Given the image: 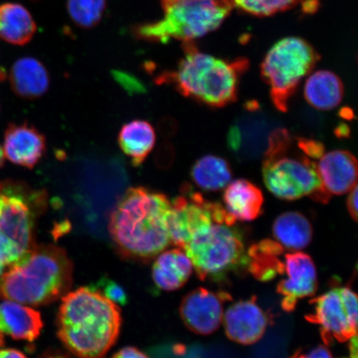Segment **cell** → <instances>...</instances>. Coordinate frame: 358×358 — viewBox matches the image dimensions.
<instances>
[{"label": "cell", "instance_id": "6", "mask_svg": "<svg viewBox=\"0 0 358 358\" xmlns=\"http://www.w3.org/2000/svg\"><path fill=\"white\" fill-rule=\"evenodd\" d=\"M162 20L134 29L138 38L166 43L171 39L191 42L213 32L234 7V0H159Z\"/></svg>", "mask_w": 358, "mask_h": 358}, {"label": "cell", "instance_id": "18", "mask_svg": "<svg viewBox=\"0 0 358 358\" xmlns=\"http://www.w3.org/2000/svg\"><path fill=\"white\" fill-rule=\"evenodd\" d=\"M10 82L16 95L29 100L43 96L50 86L46 67L36 58L29 57L15 62L10 70Z\"/></svg>", "mask_w": 358, "mask_h": 358}, {"label": "cell", "instance_id": "33", "mask_svg": "<svg viewBox=\"0 0 358 358\" xmlns=\"http://www.w3.org/2000/svg\"><path fill=\"white\" fill-rule=\"evenodd\" d=\"M241 141V138L239 129L235 127H231L227 136L228 145H229L232 150L236 151L239 149Z\"/></svg>", "mask_w": 358, "mask_h": 358}, {"label": "cell", "instance_id": "7", "mask_svg": "<svg viewBox=\"0 0 358 358\" xmlns=\"http://www.w3.org/2000/svg\"><path fill=\"white\" fill-rule=\"evenodd\" d=\"M182 250L201 280H219L249 264L240 234L224 222H214L195 232Z\"/></svg>", "mask_w": 358, "mask_h": 358}, {"label": "cell", "instance_id": "38", "mask_svg": "<svg viewBox=\"0 0 358 358\" xmlns=\"http://www.w3.org/2000/svg\"><path fill=\"white\" fill-rule=\"evenodd\" d=\"M112 358H116V357L114 356V357H112Z\"/></svg>", "mask_w": 358, "mask_h": 358}, {"label": "cell", "instance_id": "30", "mask_svg": "<svg viewBox=\"0 0 358 358\" xmlns=\"http://www.w3.org/2000/svg\"><path fill=\"white\" fill-rule=\"evenodd\" d=\"M290 358H335L327 345H319L308 350H299Z\"/></svg>", "mask_w": 358, "mask_h": 358}, {"label": "cell", "instance_id": "26", "mask_svg": "<svg viewBox=\"0 0 358 358\" xmlns=\"http://www.w3.org/2000/svg\"><path fill=\"white\" fill-rule=\"evenodd\" d=\"M106 0H67V12L76 25L92 29L102 20L106 10Z\"/></svg>", "mask_w": 358, "mask_h": 358}, {"label": "cell", "instance_id": "12", "mask_svg": "<svg viewBox=\"0 0 358 358\" xmlns=\"http://www.w3.org/2000/svg\"><path fill=\"white\" fill-rule=\"evenodd\" d=\"M285 279L277 286L281 295V307L285 312L294 311L299 301L313 296L317 288V268L308 255L295 252L285 255Z\"/></svg>", "mask_w": 358, "mask_h": 358}, {"label": "cell", "instance_id": "23", "mask_svg": "<svg viewBox=\"0 0 358 358\" xmlns=\"http://www.w3.org/2000/svg\"><path fill=\"white\" fill-rule=\"evenodd\" d=\"M37 31L30 12L22 4L6 3L0 6V38L8 43H29Z\"/></svg>", "mask_w": 358, "mask_h": 358}, {"label": "cell", "instance_id": "5", "mask_svg": "<svg viewBox=\"0 0 358 358\" xmlns=\"http://www.w3.org/2000/svg\"><path fill=\"white\" fill-rule=\"evenodd\" d=\"M292 138L285 129L271 134L262 167L267 189L277 199L294 201L311 196L327 203V194L317 173V163L303 155H289Z\"/></svg>", "mask_w": 358, "mask_h": 358}, {"label": "cell", "instance_id": "8", "mask_svg": "<svg viewBox=\"0 0 358 358\" xmlns=\"http://www.w3.org/2000/svg\"><path fill=\"white\" fill-rule=\"evenodd\" d=\"M319 60L315 49L299 38L282 39L271 48L262 62V76L270 87L271 101L277 110H288L291 97Z\"/></svg>", "mask_w": 358, "mask_h": 358}, {"label": "cell", "instance_id": "17", "mask_svg": "<svg viewBox=\"0 0 358 358\" xmlns=\"http://www.w3.org/2000/svg\"><path fill=\"white\" fill-rule=\"evenodd\" d=\"M224 208L235 222L256 220L262 213V191L246 179L231 181L224 189Z\"/></svg>", "mask_w": 358, "mask_h": 358}, {"label": "cell", "instance_id": "37", "mask_svg": "<svg viewBox=\"0 0 358 358\" xmlns=\"http://www.w3.org/2000/svg\"><path fill=\"white\" fill-rule=\"evenodd\" d=\"M49 358H64V357H49Z\"/></svg>", "mask_w": 358, "mask_h": 358}, {"label": "cell", "instance_id": "9", "mask_svg": "<svg viewBox=\"0 0 358 358\" xmlns=\"http://www.w3.org/2000/svg\"><path fill=\"white\" fill-rule=\"evenodd\" d=\"M310 303L313 311L306 320L320 326L325 345L347 342L357 336V296L350 288L331 289Z\"/></svg>", "mask_w": 358, "mask_h": 358}, {"label": "cell", "instance_id": "34", "mask_svg": "<svg viewBox=\"0 0 358 358\" xmlns=\"http://www.w3.org/2000/svg\"><path fill=\"white\" fill-rule=\"evenodd\" d=\"M0 358H27V357L16 349L6 348L0 349Z\"/></svg>", "mask_w": 358, "mask_h": 358}, {"label": "cell", "instance_id": "19", "mask_svg": "<svg viewBox=\"0 0 358 358\" xmlns=\"http://www.w3.org/2000/svg\"><path fill=\"white\" fill-rule=\"evenodd\" d=\"M152 270L157 287L174 291L182 287L194 271L191 259L185 250L176 248L164 250L156 257Z\"/></svg>", "mask_w": 358, "mask_h": 358}, {"label": "cell", "instance_id": "22", "mask_svg": "<svg viewBox=\"0 0 358 358\" xmlns=\"http://www.w3.org/2000/svg\"><path fill=\"white\" fill-rule=\"evenodd\" d=\"M118 141L120 149L131 160L134 166H141L154 150L155 128L146 120H132L120 129Z\"/></svg>", "mask_w": 358, "mask_h": 358}, {"label": "cell", "instance_id": "11", "mask_svg": "<svg viewBox=\"0 0 358 358\" xmlns=\"http://www.w3.org/2000/svg\"><path fill=\"white\" fill-rule=\"evenodd\" d=\"M229 294L215 293L204 288L191 291L183 298L179 313L187 329L200 335L212 334L222 324L224 303Z\"/></svg>", "mask_w": 358, "mask_h": 358}, {"label": "cell", "instance_id": "32", "mask_svg": "<svg viewBox=\"0 0 358 358\" xmlns=\"http://www.w3.org/2000/svg\"><path fill=\"white\" fill-rule=\"evenodd\" d=\"M116 358H150L144 352L133 347H127L114 355Z\"/></svg>", "mask_w": 358, "mask_h": 358}, {"label": "cell", "instance_id": "15", "mask_svg": "<svg viewBox=\"0 0 358 358\" xmlns=\"http://www.w3.org/2000/svg\"><path fill=\"white\" fill-rule=\"evenodd\" d=\"M317 169L324 189L330 196L348 194L357 185V162L349 151L324 153L317 163Z\"/></svg>", "mask_w": 358, "mask_h": 358}, {"label": "cell", "instance_id": "14", "mask_svg": "<svg viewBox=\"0 0 358 358\" xmlns=\"http://www.w3.org/2000/svg\"><path fill=\"white\" fill-rule=\"evenodd\" d=\"M46 138L33 125L8 124L3 137V153L13 164L34 169L46 152Z\"/></svg>", "mask_w": 358, "mask_h": 358}, {"label": "cell", "instance_id": "27", "mask_svg": "<svg viewBox=\"0 0 358 358\" xmlns=\"http://www.w3.org/2000/svg\"><path fill=\"white\" fill-rule=\"evenodd\" d=\"M234 3L241 10L258 16L274 15L301 3L311 10L317 7L316 0H234Z\"/></svg>", "mask_w": 358, "mask_h": 358}, {"label": "cell", "instance_id": "35", "mask_svg": "<svg viewBox=\"0 0 358 358\" xmlns=\"http://www.w3.org/2000/svg\"><path fill=\"white\" fill-rule=\"evenodd\" d=\"M336 134H337L338 137L345 138L350 134V129L345 124H340L338 129H336Z\"/></svg>", "mask_w": 358, "mask_h": 358}, {"label": "cell", "instance_id": "4", "mask_svg": "<svg viewBox=\"0 0 358 358\" xmlns=\"http://www.w3.org/2000/svg\"><path fill=\"white\" fill-rule=\"evenodd\" d=\"M248 66V60H222L185 42V57L177 70L163 75L160 80L173 84L186 97L209 106L223 107L236 100L241 76Z\"/></svg>", "mask_w": 358, "mask_h": 358}, {"label": "cell", "instance_id": "3", "mask_svg": "<svg viewBox=\"0 0 358 358\" xmlns=\"http://www.w3.org/2000/svg\"><path fill=\"white\" fill-rule=\"evenodd\" d=\"M73 264L55 245H34L0 276V299L33 307L48 306L69 293Z\"/></svg>", "mask_w": 358, "mask_h": 358}, {"label": "cell", "instance_id": "24", "mask_svg": "<svg viewBox=\"0 0 358 358\" xmlns=\"http://www.w3.org/2000/svg\"><path fill=\"white\" fill-rule=\"evenodd\" d=\"M191 178L201 190L217 192L229 185L232 171L225 159L208 155L196 161L191 170Z\"/></svg>", "mask_w": 358, "mask_h": 358}, {"label": "cell", "instance_id": "28", "mask_svg": "<svg viewBox=\"0 0 358 358\" xmlns=\"http://www.w3.org/2000/svg\"><path fill=\"white\" fill-rule=\"evenodd\" d=\"M92 288L97 290L103 296L117 304V306H125L128 303L127 292H125L122 286L114 280L103 278L98 281L96 286Z\"/></svg>", "mask_w": 358, "mask_h": 358}, {"label": "cell", "instance_id": "10", "mask_svg": "<svg viewBox=\"0 0 358 358\" xmlns=\"http://www.w3.org/2000/svg\"><path fill=\"white\" fill-rule=\"evenodd\" d=\"M216 221L235 224L222 205L205 200L186 187L182 195L171 201L168 219L170 241L182 249L195 232Z\"/></svg>", "mask_w": 358, "mask_h": 358}, {"label": "cell", "instance_id": "1", "mask_svg": "<svg viewBox=\"0 0 358 358\" xmlns=\"http://www.w3.org/2000/svg\"><path fill=\"white\" fill-rule=\"evenodd\" d=\"M171 201L144 187L129 189L112 211L109 231L124 257L149 261L171 244L168 219Z\"/></svg>", "mask_w": 358, "mask_h": 358}, {"label": "cell", "instance_id": "25", "mask_svg": "<svg viewBox=\"0 0 358 358\" xmlns=\"http://www.w3.org/2000/svg\"><path fill=\"white\" fill-rule=\"evenodd\" d=\"M283 250L276 241L270 240L252 246L248 253L250 271L262 280L274 278L279 273L282 274L284 263L279 261L278 257Z\"/></svg>", "mask_w": 358, "mask_h": 358}, {"label": "cell", "instance_id": "29", "mask_svg": "<svg viewBox=\"0 0 358 358\" xmlns=\"http://www.w3.org/2000/svg\"><path fill=\"white\" fill-rule=\"evenodd\" d=\"M297 146L310 159L319 160L325 153L324 145L315 140H298Z\"/></svg>", "mask_w": 358, "mask_h": 358}, {"label": "cell", "instance_id": "13", "mask_svg": "<svg viewBox=\"0 0 358 358\" xmlns=\"http://www.w3.org/2000/svg\"><path fill=\"white\" fill-rule=\"evenodd\" d=\"M222 324L227 338L241 345H252L265 334L268 319L256 298L232 304L224 312Z\"/></svg>", "mask_w": 358, "mask_h": 358}, {"label": "cell", "instance_id": "16", "mask_svg": "<svg viewBox=\"0 0 358 358\" xmlns=\"http://www.w3.org/2000/svg\"><path fill=\"white\" fill-rule=\"evenodd\" d=\"M43 327L41 315L34 308L11 301L0 303V347L4 336L34 342Z\"/></svg>", "mask_w": 358, "mask_h": 358}, {"label": "cell", "instance_id": "2", "mask_svg": "<svg viewBox=\"0 0 358 358\" xmlns=\"http://www.w3.org/2000/svg\"><path fill=\"white\" fill-rule=\"evenodd\" d=\"M122 315L115 303L92 287L62 297L57 334L69 351L80 358H103L117 340Z\"/></svg>", "mask_w": 358, "mask_h": 358}, {"label": "cell", "instance_id": "21", "mask_svg": "<svg viewBox=\"0 0 358 358\" xmlns=\"http://www.w3.org/2000/svg\"><path fill=\"white\" fill-rule=\"evenodd\" d=\"M273 236L282 248L301 252L310 244L313 227L308 219L299 212H286L273 223Z\"/></svg>", "mask_w": 358, "mask_h": 358}, {"label": "cell", "instance_id": "31", "mask_svg": "<svg viewBox=\"0 0 358 358\" xmlns=\"http://www.w3.org/2000/svg\"><path fill=\"white\" fill-rule=\"evenodd\" d=\"M348 196L347 200V207L349 214L355 222L357 221L358 214V187L357 185L353 187V189L348 192Z\"/></svg>", "mask_w": 358, "mask_h": 358}, {"label": "cell", "instance_id": "20", "mask_svg": "<svg viewBox=\"0 0 358 358\" xmlns=\"http://www.w3.org/2000/svg\"><path fill=\"white\" fill-rule=\"evenodd\" d=\"M303 96L313 108L332 110L343 101V83L333 71H317L308 76L304 84Z\"/></svg>", "mask_w": 358, "mask_h": 358}, {"label": "cell", "instance_id": "36", "mask_svg": "<svg viewBox=\"0 0 358 358\" xmlns=\"http://www.w3.org/2000/svg\"><path fill=\"white\" fill-rule=\"evenodd\" d=\"M4 161H6V155H4L3 147L0 145V169L3 166Z\"/></svg>", "mask_w": 358, "mask_h": 358}]
</instances>
